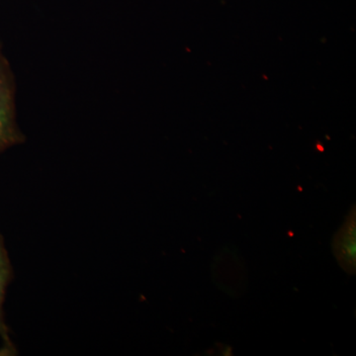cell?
Here are the masks:
<instances>
[{"mask_svg":"<svg viewBox=\"0 0 356 356\" xmlns=\"http://www.w3.org/2000/svg\"><path fill=\"white\" fill-rule=\"evenodd\" d=\"M15 91L13 70L0 48V154L25 140L16 118Z\"/></svg>","mask_w":356,"mask_h":356,"instance_id":"6da1fadb","label":"cell"},{"mask_svg":"<svg viewBox=\"0 0 356 356\" xmlns=\"http://www.w3.org/2000/svg\"><path fill=\"white\" fill-rule=\"evenodd\" d=\"M11 275H13V268H11L10 259L7 254L3 238L0 234V337L3 341V348L6 353H14V346L9 336V329L4 318L3 312L4 299H6V289L10 282Z\"/></svg>","mask_w":356,"mask_h":356,"instance_id":"7a4b0ae2","label":"cell"}]
</instances>
